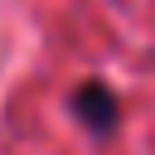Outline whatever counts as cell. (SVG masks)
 I'll return each mask as SVG.
<instances>
[{
  "mask_svg": "<svg viewBox=\"0 0 155 155\" xmlns=\"http://www.w3.org/2000/svg\"><path fill=\"white\" fill-rule=\"evenodd\" d=\"M78 111H82V126L87 131H111L116 126V97L107 82H87L78 92Z\"/></svg>",
  "mask_w": 155,
  "mask_h": 155,
  "instance_id": "obj_1",
  "label": "cell"
}]
</instances>
